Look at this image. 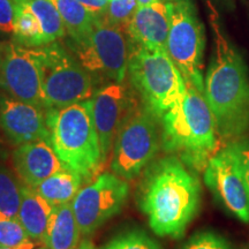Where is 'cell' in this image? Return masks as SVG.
I'll list each match as a JSON object with an SVG mask.
<instances>
[{
  "mask_svg": "<svg viewBox=\"0 0 249 249\" xmlns=\"http://www.w3.org/2000/svg\"><path fill=\"white\" fill-rule=\"evenodd\" d=\"M75 249H97L96 246L92 244L91 240L89 239H85V240L80 241V244L77 245V247Z\"/></svg>",
  "mask_w": 249,
  "mask_h": 249,
  "instance_id": "cell-31",
  "label": "cell"
},
{
  "mask_svg": "<svg viewBox=\"0 0 249 249\" xmlns=\"http://www.w3.org/2000/svg\"><path fill=\"white\" fill-rule=\"evenodd\" d=\"M1 57H2V48L0 46V61H1Z\"/></svg>",
  "mask_w": 249,
  "mask_h": 249,
  "instance_id": "cell-34",
  "label": "cell"
},
{
  "mask_svg": "<svg viewBox=\"0 0 249 249\" xmlns=\"http://www.w3.org/2000/svg\"><path fill=\"white\" fill-rule=\"evenodd\" d=\"M0 128L14 145L38 140L51 142L45 108L9 96L0 97Z\"/></svg>",
  "mask_w": 249,
  "mask_h": 249,
  "instance_id": "cell-14",
  "label": "cell"
},
{
  "mask_svg": "<svg viewBox=\"0 0 249 249\" xmlns=\"http://www.w3.org/2000/svg\"><path fill=\"white\" fill-rule=\"evenodd\" d=\"M204 27L191 0L171 2V24L166 52L186 82L204 93Z\"/></svg>",
  "mask_w": 249,
  "mask_h": 249,
  "instance_id": "cell-9",
  "label": "cell"
},
{
  "mask_svg": "<svg viewBox=\"0 0 249 249\" xmlns=\"http://www.w3.org/2000/svg\"><path fill=\"white\" fill-rule=\"evenodd\" d=\"M35 246H36L35 241H30V242H27V244L15 246V247H0V249H34Z\"/></svg>",
  "mask_w": 249,
  "mask_h": 249,
  "instance_id": "cell-32",
  "label": "cell"
},
{
  "mask_svg": "<svg viewBox=\"0 0 249 249\" xmlns=\"http://www.w3.org/2000/svg\"><path fill=\"white\" fill-rule=\"evenodd\" d=\"M163 1H166V2H173V1H177V0H163Z\"/></svg>",
  "mask_w": 249,
  "mask_h": 249,
  "instance_id": "cell-35",
  "label": "cell"
},
{
  "mask_svg": "<svg viewBox=\"0 0 249 249\" xmlns=\"http://www.w3.org/2000/svg\"><path fill=\"white\" fill-rule=\"evenodd\" d=\"M91 102L103 163L107 165L118 130L140 103L133 90L124 82H111L103 86L92 96Z\"/></svg>",
  "mask_w": 249,
  "mask_h": 249,
  "instance_id": "cell-13",
  "label": "cell"
},
{
  "mask_svg": "<svg viewBox=\"0 0 249 249\" xmlns=\"http://www.w3.org/2000/svg\"><path fill=\"white\" fill-rule=\"evenodd\" d=\"M161 149L160 119L139 104L124 120L112 148L111 171L127 181L141 176Z\"/></svg>",
  "mask_w": 249,
  "mask_h": 249,
  "instance_id": "cell-8",
  "label": "cell"
},
{
  "mask_svg": "<svg viewBox=\"0 0 249 249\" xmlns=\"http://www.w3.org/2000/svg\"><path fill=\"white\" fill-rule=\"evenodd\" d=\"M68 49L77 61L97 80L124 82L128 71L129 39L123 28L96 17L91 28L79 39H70Z\"/></svg>",
  "mask_w": 249,
  "mask_h": 249,
  "instance_id": "cell-7",
  "label": "cell"
},
{
  "mask_svg": "<svg viewBox=\"0 0 249 249\" xmlns=\"http://www.w3.org/2000/svg\"><path fill=\"white\" fill-rule=\"evenodd\" d=\"M34 241L18 218L0 220V247H15Z\"/></svg>",
  "mask_w": 249,
  "mask_h": 249,
  "instance_id": "cell-26",
  "label": "cell"
},
{
  "mask_svg": "<svg viewBox=\"0 0 249 249\" xmlns=\"http://www.w3.org/2000/svg\"><path fill=\"white\" fill-rule=\"evenodd\" d=\"M205 185L227 213L249 223V183L234 145L227 143L208 161Z\"/></svg>",
  "mask_w": 249,
  "mask_h": 249,
  "instance_id": "cell-11",
  "label": "cell"
},
{
  "mask_svg": "<svg viewBox=\"0 0 249 249\" xmlns=\"http://www.w3.org/2000/svg\"><path fill=\"white\" fill-rule=\"evenodd\" d=\"M12 161L21 182L31 188H36L52 174L65 169L51 142L45 140L18 145L12 155Z\"/></svg>",
  "mask_w": 249,
  "mask_h": 249,
  "instance_id": "cell-16",
  "label": "cell"
},
{
  "mask_svg": "<svg viewBox=\"0 0 249 249\" xmlns=\"http://www.w3.org/2000/svg\"><path fill=\"white\" fill-rule=\"evenodd\" d=\"M247 249H249V247H248V248H247Z\"/></svg>",
  "mask_w": 249,
  "mask_h": 249,
  "instance_id": "cell-37",
  "label": "cell"
},
{
  "mask_svg": "<svg viewBox=\"0 0 249 249\" xmlns=\"http://www.w3.org/2000/svg\"><path fill=\"white\" fill-rule=\"evenodd\" d=\"M39 65L46 110L87 101L97 91V80L58 40L39 46Z\"/></svg>",
  "mask_w": 249,
  "mask_h": 249,
  "instance_id": "cell-6",
  "label": "cell"
},
{
  "mask_svg": "<svg viewBox=\"0 0 249 249\" xmlns=\"http://www.w3.org/2000/svg\"><path fill=\"white\" fill-rule=\"evenodd\" d=\"M60 14L70 39H79L91 28L96 15L77 0H51Z\"/></svg>",
  "mask_w": 249,
  "mask_h": 249,
  "instance_id": "cell-20",
  "label": "cell"
},
{
  "mask_svg": "<svg viewBox=\"0 0 249 249\" xmlns=\"http://www.w3.org/2000/svg\"><path fill=\"white\" fill-rule=\"evenodd\" d=\"M13 36L14 42L27 48H39L45 45L44 35L39 21L33 12L20 1H17Z\"/></svg>",
  "mask_w": 249,
  "mask_h": 249,
  "instance_id": "cell-22",
  "label": "cell"
},
{
  "mask_svg": "<svg viewBox=\"0 0 249 249\" xmlns=\"http://www.w3.org/2000/svg\"><path fill=\"white\" fill-rule=\"evenodd\" d=\"M82 235L71 203L54 205L46 227L44 244L49 249H75Z\"/></svg>",
  "mask_w": 249,
  "mask_h": 249,
  "instance_id": "cell-17",
  "label": "cell"
},
{
  "mask_svg": "<svg viewBox=\"0 0 249 249\" xmlns=\"http://www.w3.org/2000/svg\"><path fill=\"white\" fill-rule=\"evenodd\" d=\"M101 249H161L150 235L141 230L120 233L107 242Z\"/></svg>",
  "mask_w": 249,
  "mask_h": 249,
  "instance_id": "cell-24",
  "label": "cell"
},
{
  "mask_svg": "<svg viewBox=\"0 0 249 249\" xmlns=\"http://www.w3.org/2000/svg\"><path fill=\"white\" fill-rule=\"evenodd\" d=\"M15 1H17V0H15Z\"/></svg>",
  "mask_w": 249,
  "mask_h": 249,
  "instance_id": "cell-38",
  "label": "cell"
},
{
  "mask_svg": "<svg viewBox=\"0 0 249 249\" xmlns=\"http://www.w3.org/2000/svg\"><path fill=\"white\" fill-rule=\"evenodd\" d=\"M77 1L96 17H104L110 4V0H77Z\"/></svg>",
  "mask_w": 249,
  "mask_h": 249,
  "instance_id": "cell-30",
  "label": "cell"
},
{
  "mask_svg": "<svg viewBox=\"0 0 249 249\" xmlns=\"http://www.w3.org/2000/svg\"><path fill=\"white\" fill-rule=\"evenodd\" d=\"M210 15L213 51L204 77V97L213 111L220 141L225 144L249 133V73L247 65Z\"/></svg>",
  "mask_w": 249,
  "mask_h": 249,
  "instance_id": "cell-2",
  "label": "cell"
},
{
  "mask_svg": "<svg viewBox=\"0 0 249 249\" xmlns=\"http://www.w3.org/2000/svg\"><path fill=\"white\" fill-rule=\"evenodd\" d=\"M38 249H45V248H38Z\"/></svg>",
  "mask_w": 249,
  "mask_h": 249,
  "instance_id": "cell-36",
  "label": "cell"
},
{
  "mask_svg": "<svg viewBox=\"0 0 249 249\" xmlns=\"http://www.w3.org/2000/svg\"><path fill=\"white\" fill-rule=\"evenodd\" d=\"M21 195H22V198H21L18 219L22 224L31 240L43 244L53 205L43 198L35 189L23 183L21 188Z\"/></svg>",
  "mask_w": 249,
  "mask_h": 249,
  "instance_id": "cell-18",
  "label": "cell"
},
{
  "mask_svg": "<svg viewBox=\"0 0 249 249\" xmlns=\"http://www.w3.org/2000/svg\"><path fill=\"white\" fill-rule=\"evenodd\" d=\"M85 182L82 176L75 171L62 169L52 174L34 189L54 207L71 203Z\"/></svg>",
  "mask_w": 249,
  "mask_h": 249,
  "instance_id": "cell-19",
  "label": "cell"
},
{
  "mask_svg": "<svg viewBox=\"0 0 249 249\" xmlns=\"http://www.w3.org/2000/svg\"><path fill=\"white\" fill-rule=\"evenodd\" d=\"M197 172L173 155L155 158L141 173L136 201L152 232L180 239L201 207Z\"/></svg>",
  "mask_w": 249,
  "mask_h": 249,
  "instance_id": "cell-1",
  "label": "cell"
},
{
  "mask_svg": "<svg viewBox=\"0 0 249 249\" xmlns=\"http://www.w3.org/2000/svg\"><path fill=\"white\" fill-rule=\"evenodd\" d=\"M171 24V2L157 0L138 7L126 27L129 44L166 50Z\"/></svg>",
  "mask_w": 249,
  "mask_h": 249,
  "instance_id": "cell-15",
  "label": "cell"
},
{
  "mask_svg": "<svg viewBox=\"0 0 249 249\" xmlns=\"http://www.w3.org/2000/svg\"><path fill=\"white\" fill-rule=\"evenodd\" d=\"M136 0H110L107 13L103 18L112 26H116L126 31L130 18L138 9Z\"/></svg>",
  "mask_w": 249,
  "mask_h": 249,
  "instance_id": "cell-25",
  "label": "cell"
},
{
  "mask_svg": "<svg viewBox=\"0 0 249 249\" xmlns=\"http://www.w3.org/2000/svg\"><path fill=\"white\" fill-rule=\"evenodd\" d=\"M161 150L202 172L219 150L220 141L213 111L204 93L186 82L181 99L160 119Z\"/></svg>",
  "mask_w": 249,
  "mask_h": 249,
  "instance_id": "cell-3",
  "label": "cell"
},
{
  "mask_svg": "<svg viewBox=\"0 0 249 249\" xmlns=\"http://www.w3.org/2000/svg\"><path fill=\"white\" fill-rule=\"evenodd\" d=\"M17 1L26 5L39 21L44 35L45 45L64 38L66 35V28L51 0H17Z\"/></svg>",
  "mask_w": 249,
  "mask_h": 249,
  "instance_id": "cell-21",
  "label": "cell"
},
{
  "mask_svg": "<svg viewBox=\"0 0 249 249\" xmlns=\"http://www.w3.org/2000/svg\"><path fill=\"white\" fill-rule=\"evenodd\" d=\"M17 1L15 0H0V31L13 34Z\"/></svg>",
  "mask_w": 249,
  "mask_h": 249,
  "instance_id": "cell-28",
  "label": "cell"
},
{
  "mask_svg": "<svg viewBox=\"0 0 249 249\" xmlns=\"http://www.w3.org/2000/svg\"><path fill=\"white\" fill-rule=\"evenodd\" d=\"M4 164H0V220L18 218L22 182Z\"/></svg>",
  "mask_w": 249,
  "mask_h": 249,
  "instance_id": "cell-23",
  "label": "cell"
},
{
  "mask_svg": "<svg viewBox=\"0 0 249 249\" xmlns=\"http://www.w3.org/2000/svg\"><path fill=\"white\" fill-rule=\"evenodd\" d=\"M51 144L65 169L92 181L105 166L92 116L91 98L60 108H48Z\"/></svg>",
  "mask_w": 249,
  "mask_h": 249,
  "instance_id": "cell-4",
  "label": "cell"
},
{
  "mask_svg": "<svg viewBox=\"0 0 249 249\" xmlns=\"http://www.w3.org/2000/svg\"><path fill=\"white\" fill-rule=\"evenodd\" d=\"M129 196V185L113 172L98 174L81 188L73 202L82 235L89 236L123 210Z\"/></svg>",
  "mask_w": 249,
  "mask_h": 249,
  "instance_id": "cell-10",
  "label": "cell"
},
{
  "mask_svg": "<svg viewBox=\"0 0 249 249\" xmlns=\"http://www.w3.org/2000/svg\"><path fill=\"white\" fill-rule=\"evenodd\" d=\"M128 74L141 103L158 119L185 93L186 81L166 50L129 44Z\"/></svg>",
  "mask_w": 249,
  "mask_h": 249,
  "instance_id": "cell-5",
  "label": "cell"
},
{
  "mask_svg": "<svg viewBox=\"0 0 249 249\" xmlns=\"http://www.w3.org/2000/svg\"><path fill=\"white\" fill-rule=\"evenodd\" d=\"M0 87L9 97L45 108L39 48H27L17 42L6 44L0 61Z\"/></svg>",
  "mask_w": 249,
  "mask_h": 249,
  "instance_id": "cell-12",
  "label": "cell"
},
{
  "mask_svg": "<svg viewBox=\"0 0 249 249\" xmlns=\"http://www.w3.org/2000/svg\"><path fill=\"white\" fill-rule=\"evenodd\" d=\"M136 1H138L139 7H143V6H148V5L154 4V2L157 1V0H136Z\"/></svg>",
  "mask_w": 249,
  "mask_h": 249,
  "instance_id": "cell-33",
  "label": "cell"
},
{
  "mask_svg": "<svg viewBox=\"0 0 249 249\" xmlns=\"http://www.w3.org/2000/svg\"><path fill=\"white\" fill-rule=\"evenodd\" d=\"M181 249H234L225 236L213 231L197 232Z\"/></svg>",
  "mask_w": 249,
  "mask_h": 249,
  "instance_id": "cell-27",
  "label": "cell"
},
{
  "mask_svg": "<svg viewBox=\"0 0 249 249\" xmlns=\"http://www.w3.org/2000/svg\"><path fill=\"white\" fill-rule=\"evenodd\" d=\"M230 143L234 145L236 154H238L239 160H240L241 166L246 174V178H247L249 183V135H245Z\"/></svg>",
  "mask_w": 249,
  "mask_h": 249,
  "instance_id": "cell-29",
  "label": "cell"
}]
</instances>
